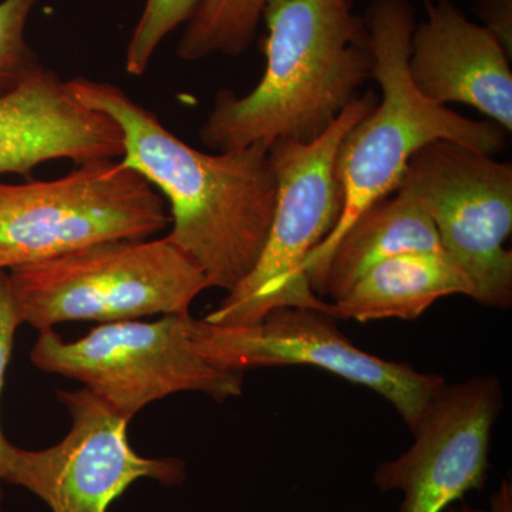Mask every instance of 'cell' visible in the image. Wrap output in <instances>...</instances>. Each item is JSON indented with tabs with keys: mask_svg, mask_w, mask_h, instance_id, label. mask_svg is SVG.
<instances>
[{
	"mask_svg": "<svg viewBox=\"0 0 512 512\" xmlns=\"http://www.w3.org/2000/svg\"><path fill=\"white\" fill-rule=\"evenodd\" d=\"M501 409L503 389L495 376L446 384L414 429L413 446L376 468L377 488L403 494L400 512H443L483 490Z\"/></svg>",
	"mask_w": 512,
	"mask_h": 512,
	"instance_id": "11",
	"label": "cell"
},
{
	"mask_svg": "<svg viewBox=\"0 0 512 512\" xmlns=\"http://www.w3.org/2000/svg\"><path fill=\"white\" fill-rule=\"evenodd\" d=\"M363 20L375 57L373 79L382 90V100L340 144L336 177L342 215L329 238L303 265L318 296L336 242L366 208L397 191L417 151L433 141L446 140L494 156L505 147L507 136L493 121L460 116L447 106L431 103L414 87L409 57L416 20L409 0H370Z\"/></svg>",
	"mask_w": 512,
	"mask_h": 512,
	"instance_id": "3",
	"label": "cell"
},
{
	"mask_svg": "<svg viewBox=\"0 0 512 512\" xmlns=\"http://www.w3.org/2000/svg\"><path fill=\"white\" fill-rule=\"evenodd\" d=\"M272 0H201L177 47L185 62L214 55L239 56L254 42Z\"/></svg>",
	"mask_w": 512,
	"mask_h": 512,
	"instance_id": "16",
	"label": "cell"
},
{
	"mask_svg": "<svg viewBox=\"0 0 512 512\" xmlns=\"http://www.w3.org/2000/svg\"><path fill=\"white\" fill-rule=\"evenodd\" d=\"M19 325L113 323L184 315L207 279L167 237L119 239L8 269Z\"/></svg>",
	"mask_w": 512,
	"mask_h": 512,
	"instance_id": "4",
	"label": "cell"
},
{
	"mask_svg": "<svg viewBox=\"0 0 512 512\" xmlns=\"http://www.w3.org/2000/svg\"><path fill=\"white\" fill-rule=\"evenodd\" d=\"M451 295L471 298L467 276L444 252H416L373 266L342 298L330 303L336 319L416 320L434 302Z\"/></svg>",
	"mask_w": 512,
	"mask_h": 512,
	"instance_id": "14",
	"label": "cell"
},
{
	"mask_svg": "<svg viewBox=\"0 0 512 512\" xmlns=\"http://www.w3.org/2000/svg\"><path fill=\"white\" fill-rule=\"evenodd\" d=\"M426 20L410 40L409 74L421 96L446 106L474 107L512 131L511 56L485 26L453 0H424Z\"/></svg>",
	"mask_w": 512,
	"mask_h": 512,
	"instance_id": "12",
	"label": "cell"
},
{
	"mask_svg": "<svg viewBox=\"0 0 512 512\" xmlns=\"http://www.w3.org/2000/svg\"><path fill=\"white\" fill-rule=\"evenodd\" d=\"M192 325L194 318L184 313L101 323L77 340L43 330L30 360L43 372L82 383L128 421L175 393H204L217 402L241 396L244 373L212 363L198 348Z\"/></svg>",
	"mask_w": 512,
	"mask_h": 512,
	"instance_id": "6",
	"label": "cell"
},
{
	"mask_svg": "<svg viewBox=\"0 0 512 512\" xmlns=\"http://www.w3.org/2000/svg\"><path fill=\"white\" fill-rule=\"evenodd\" d=\"M18 318L13 309L10 298L9 276L6 269H0V394L5 384L6 369H8L10 355H12L13 342H15L16 329L19 328ZM9 441L3 436L0 429V512H2V466L5 457L6 444Z\"/></svg>",
	"mask_w": 512,
	"mask_h": 512,
	"instance_id": "19",
	"label": "cell"
},
{
	"mask_svg": "<svg viewBox=\"0 0 512 512\" xmlns=\"http://www.w3.org/2000/svg\"><path fill=\"white\" fill-rule=\"evenodd\" d=\"M198 348L232 372L268 366H313L367 387L386 399L414 431L434 397L446 386L439 375L421 373L353 345L332 313L312 308L274 309L249 326H217L194 319Z\"/></svg>",
	"mask_w": 512,
	"mask_h": 512,
	"instance_id": "9",
	"label": "cell"
},
{
	"mask_svg": "<svg viewBox=\"0 0 512 512\" xmlns=\"http://www.w3.org/2000/svg\"><path fill=\"white\" fill-rule=\"evenodd\" d=\"M265 70L238 97L221 90L200 128L211 150H242L278 140L312 143L373 79L372 46L352 0H272L264 16Z\"/></svg>",
	"mask_w": 512,
	"mask_h": 512,
	"instance_id": "2",
	"label": "cell"
},
{
	"mask_svg": "<svg viewBox=\"0 0 512 512\" xmlns=\"http://www.w3.org/2000/svg\"><path fill=\"white\" fill-rule=\"evenodd\" d=\"M201 0H146L126 52V72L143 76L161 42L173 30L190 22Z\"/></svg>",
	"mask_w": 512,
	"mask_h": 512,
	"instance_id": "17",
	"label": "cell"
},
{
	"mask_svg": "<svg viewBox=\"0 0 512 512\" xmlns=\"http://www.w3.org/2000/svg\"><path fill=\"white\" fill-rule=\"evenodd\" d=\"M377 94L353 101L338 120L312 143L278 140L269 158L278 181L274 220L264 251L251 274L204 320L217 326L255 325L285 306L332 313L305 274L306 259L329 238L342 215L336 158L346 134L376 106Z\"/></svg>",
	"mask_w": 512,
	"mask_h": 512,
	"instance_id": "5",
	"label": "cell"
},
{
	"mask_svg": "<svg viewBox=\"0 0 512 512\" xmlns=\"http://www.w3.org/2000/svg\"><path fill=\"white\" fill-rule=\"evenodd\" d=\"M67 83L77 99L119 124L121 163L170 205L167 238L201 269L208 288L234 291L255 268L274 220L278 181L269 147L202 153L120 87L87 77Z\"/></svg>",
	"mask_w": 512,
	"mask_h": 512,
	"instance_id": "1",
	"label": "cell"
},
{
	"mask_svg": "<svg viewBox=\"0 0 512 512\" xmlns=\"http://www.w3.org/2000/svg\"><path fill=\"white\" fill-rule=\"evenodd\" d=\"M366 208L336 242L319 296L338 301L373 266L403 254L444 252L429 215L403 192Z\"/></svg>",
	"mask_w": 512,
	"mask_h": 512,
	"instance_id": "15",
	"label": "cell"
},
{
	"mask_svg": "<svg viewBox=\"0 0 512 512\" xmlns=\"http://www.w3.org/2000/svg\"><path fill=\"white\" fill-rule=\"evenodd\" d=\"M448 512H512V484L510 480L504 478L500 487L494 491L490 498V510L483 511L477 508L468 507L467 504L460 507H448Z\"/></svg>",
	"mask_w": 512,
	"mask_h": 512,
	"instance_id": "21",
	"label": "cell"
},
{
	"mask_svg": "<svg viewBox=\"0 0 512 512\" xmlns=\"http://www.w3.org/2000/svg\"><path fill=\"white\" fill-rule=\"evenodd\" d=\"M39 0L0 2V96L42 66L26 42V25Z\"/></svg>",
	"mask_w": 512,
	"mask_h": 512,
	"instance_id": "18",
	"label": "cell"
},
{
	"mask_svg": "<svg viewBox=\"0 0 512 512\" xmlns=\"http://www.w3.org/2000/svg\"><path fill=\"white\" fill-rule=\"evenodd\" d=\"M485 28L512 53V0H476Z\"/></svg>",
	"mask_w": 512,
	"mask_h": 512,
	"instance_id": "20",
	"label": "cell"
},
{
	"mask_svg": "<svg viewBox=\"0 0 512 512\" xmlns=\"http://www.w3.org/2000/svg\"><path fill=\"white\" fill-rule=\"evenodd\" d=\"M165 201L120 160L87 161L49 181L0 183V269L167 228Z\"/></svg>",
	"mask_w": 512,
	"mask_h": 512,
	"instance_id": "7",
	"label": "cell"
},
{
	"mask_svg": "<svg viewBox=\"0 0 512 512\" xmlns=\"http://www.w3.org/2000/svg\"><path fill=\"white\" fill-rule=\"evenodd\" d=\"M397 191L423 208L444 254L467 276L471 298L512 305V167L476 148L437 140L417 151Z\"/></svg>",
	"mask_w": 512,
	"mask_h": 512,
	"instance_id": "8",
	"label": "cell"
},
{
	"mask_svg": "<svg viewBox=\"0 0 512 512\" xmlns=\"http://www.w3.org/2000/svg\"><path fill=\"white\" fill-rule=\"evenodd\" d=\"M72 427L56 446L23 450L6 444L2 480L25 487L52 512H109L141 478L164 485L185 480L178 458L140 456L128 440V421L83 387L59 392Z\"/></svg>",
	"mask_w": 512,
	"mask_h": 512,
	"instance_id": "10",
	"label": "cell"
},
{
	"mask_svg": "<svg viewBox=\"0 0 512 512\" xmlns=\"http://www.w3.org/2000/svg\"><path fill=\"white\" fill-rule=\"evenodd\" d=\"M123 154L119 124L77 99L45 66L0 96V174L29 175L46 161L82 164Z\"/></svg>",
	"mask_w": 512,
	"mask_h": 512,
	"instance_id": "13",
	"label": "cell"
}]
</instances>
